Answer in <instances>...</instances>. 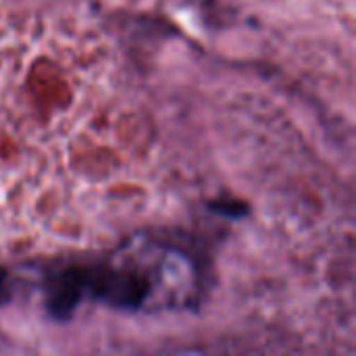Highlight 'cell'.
Masks as SVG:
<instances>
[{
	"label": "cell",
	"mask_w": 356,
	"mask_h": 356,
	"mask_svg": "<svg viewBox=\"0 0 356 356\" xmlns=\"http://www.w3.org/2000/svg\"><path fill=\"white\" fill-rule=\"evenodd\" d=\"M119 309L159 311L188 307L198 292L196 269L181 250L146 240L119 248L111 263L94 275L88 290Z\"/></svg>",
	"instance_id": "cell-1"
},
{
	"label": "cell",
	"mask_w": 356,
	"mask_h": 356,
	"mask_svg": "<svg viewBox=\"0 0 356 356\" xmlns=\"http://www.w3.org/2000/svg\"><path fill=\"white\" fill-rule=\"evenodd\" d=\"M86 290L88 273H83L81 269H67L58 273L48 288V307L54 317H69Z\"/></svg>",
	"instance_id": "cell-2"
},
{
	"label": "cell",
	"mask_w": 356,
	"mask_h": 356,
	"mask_svg": "<svg viewBox=\"0 0 356 356\" xmlns=\"http://www.w3.org/2000/svg\"><path fill=\"white\" fill-rule=\"evenodd\" d=\"M4 282H6V275L0 273V298H2V294H4Z\"/></svg>",
	"instance_id": "cell-3"
}]
</instances>
